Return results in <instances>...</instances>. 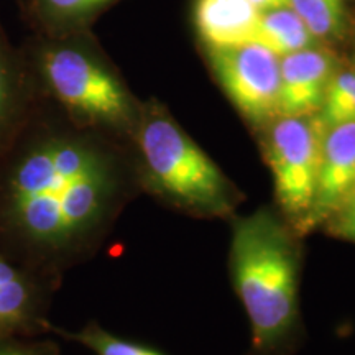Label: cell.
Listing matches in <instances>:
<instances>
[{"label":"cell","instance_id":"1","mask_svg":"<svg viewBox=\"0 0 355 355\" xmlns=\"http://www.w3.org/2000/svg\"><path fill=\"white\" fill-rule=\"evenodd\" d=\"M110 191L112 173L97 150L74 140H48L13 170L8 214L32 241L64 245L96 224Z\"/></svg>","mask_w":355,"mask_h":355},{"label":"cell","instance_id":"2","mask_svg":"<svg viewBox=\"0 0 355 355\" xmlns=\"http://www.w3.org/2000/svg\"><path fill=\"white\" fill-rule=\"evenodd\" d=\"M230 272L248 316L254 355H286L298 334L300 252L268 209L235 220Z\"/></svg>","mask_w":355,"mask_h":355},{"label":"cell","instance_id":"3","mask_svg":"<svg viewBox=\"0 0 355 355\" xmlns=\"http://www.w3.org/2000/svg\"><path fill=\"white\" fill-rule=\"evenodd\" d=\"M139 146L146 176L162 196L198 214L227 216L234 211L237 189L170 117L145 119Z\"/></svg>","mask_w":355,"mask_h":355},{"label":"cell","instance_id":"4","mask_svg":"<svg viewBox=\"0 0 355 355\" xmlns=\"http://www.w3.org/2000/svg\"><path fill=\"white\" fill-rule=\"evenodd\" d=\"M326 127L319 115L277 117L266 137V162L285 214L303 227L316 193Z\"/></svg>","mask_w":355,"mask_h":355},{"label":"cell","instance_id":"5","mask_svg":"<svg viewBox=\"0 0 355 355\" xmlns=\"http://www.w3.org/2000/svg\"><path fill=\"white\" fill-rule=\"evenodd\" d=\"M43 74L51 91L69 110L91 122L122 125L132 104L110 71L76 48H51L43 55Z\"/></svg>","mask_w":355,"mask_h":355},{"label":"cell","instance_id":"6","mask_svg":"<svg viewBox=\"0 0 355 355\" xmlns=\"http://www.w3.org/2000/svg\"><path fill=\"white\" fill-rule=\"evenodd\" d=\"M212 69L232 104L248 121L279 115V58L259 43L209 50Z\"/></svg>","mask_w":355,"mask_h":355},{"label":"cell","instance_id":"7","mask_svg":"<svg viewBox=\"0 0 355 355\" xmlns=\"http://www.w3.org/2000/svg\"><path fill=\"white\" fill-rule=\"evenodd\" d=\"M355 189V123L326 128L319 159L316 193L303 229L334 216Z\"/></svg>","mask_w":355,"mask_h":355},{"label":"cell","instance_id":"8","mask_svg":"<svg viewBox=\"0 0 355 355\" xmlns=\"http://www.w3.org/2000/svg\"><path fill=\"white\" fill-rule=\"evenodd\" d=\"M334 74L332 56L314 46L279 58L278 117L319 114Z\"/></svg>","mask_w":355,"mask_h":355},{"label":"cell","instance_id":"9","mask_svg":"<svg viewBox=\"0 0 355 355\" xmlns=\"http://www.w3.org/2000/svg\"><path fill=\"white\" fill-rule=\"evenodd\" d=\"M261 12L250 0H196L194 21L209 50L255 43Z\"/></svg>","mask_w":355,"mask_h":355},{"label":"cell","instance_id":"10","mask_svg":"<svg viewBox=\"0 0 355 355\" xmlns=\"http://www.w3.org/2000/svg\"><path fill=\"white\" fill-rule=\"evenodd\" d=\"M255 43L265 46L278 58H283L306 48H313L316 44V38L300 19L298 13L291 7H283L261 13Z\"/></svg>","mask_w":355,"mask_h":355},{"label":"cell","instance_id":"11","mask_svg":"<svg viewBox=\"0 0 355 355\" xmlns=\"http://www.w3.org/2000/svg\"><path fill=\"white\" fill-rule=\"evenodd\" d=\"M290 7L316 40L334 38L343 33V0H290Z\"/></svg>","mask_w":355,"mask_h":355},{"label":"cell","instance_id":"12","mask_svg":"<svg viewBox=\"0 0 355 355\" xmlns=\"http://www.w3.org/2000/svg\"><path fill=\"white\" fill-rule=\"evenodd\" d=\"M318 115L326 128L355 123V71L334 74Z\"/></svg>","mask_w":355,"mask_h":355},{"label":"cell","instance_id":"13","mask_svg":"<svg viewBox=\"0 0 355 355\" xmlns=\"http://www.w3.org/2000/svg\"><path fill=\"white\" fill-rule=\"evenodd\" d=\"M30 304V290L17 268L0 257V329L24 319Z\"/></svg>","mask_w":355,"mask_h":355},{"label":"cell","instance_id":"14","mask_svg":"<svg viewBox=\"0 0 355 355\" xmlns=\"http://www.w3.org/2000/svg\"><path fill=\"white\" fill-rule=\"evenodd\" d=\"M71 337L83 345H86L87 349H91L97 355H166L157 349L115 337L101 329L99 326H89Z\"/></svg>","mask_w":355,"mask_h":355},{"label":"cell","instance_id":"15","mask_svg":"<svg viewBox=\"0 0 355 355\" xmlns=\"http://www.w3.org/2000/svg\"><path fill=\"white\" fill-rule=\"evenodd\" d=\"M114 0H38L40 8L48 19L69 21L81 20Z\"/></svg>","mask_w":355,"mask_h":355},{"label":"cell","instance_id":"16","mask_svg":"<svg viewBox=\"0 0 355 355\" xmlns=\"http://www.w3.org/2000/svg\"><path fill=\"white\" fill-rule=\"evenodd\" d=\"M331 227L339 237L355 242V201L345 204L336 212Z\"/></svg>","mask_w":355,"mask_h":355},{"label":"cell","instance_id":"17","mask_svg":"<svg viewBox=\"0 0 355 355\" xmlns=\"http://www.w3.org/2000/svg\"><path fill=\"white\" fill-rule=\"evenodd\" d=\"M8 73H7V64L3 60V53L0 50V121L3 119L8 104Z\"/></svg>","mask_w":355,"mask_h":355},{"label":"cell","instance_id":"18","mask_svg":"<svg viewBox=\"0 0 355 355\" xmlns=\"http://www.w3.org/2000/svg\"><path fill=\"white\" fill-rule=\"evenodd\" d=\"M254 3L255 8L259 12H270V10H277V8H283V7H290V0H250Z\"/></svg>","mask_w":355,"mask_h":355},{"label":"cell","instance_id":"19","mask_svg":"<svg viewBox=\"0 0 355 355\" xmlns=\"http://www.w3.org/2000/svg\"><path fill=\"white\" fill-rule=\"evenodd\" d=\"M0 355H38V354H35V352H28V350L7 349V350H0Z\"/></svg>","mask_w":355,"mask_h":355},{"label":"cell","instance_id":"20","mask_svg":"<svg viewBox=\"0 0 355 355\" xmlns=\"http://www.w3.org/2000/svg\"><path fill=\"white\" fill-rule=\"evenodd\" d=\"M352 201H355V189H354V193H352V194H350L349 201H347V202H345V204H349V202H352ZM345 204H344V206H345Z\"/></svg>","mask_w":355,"mask_h":355}]
</instances>
